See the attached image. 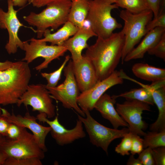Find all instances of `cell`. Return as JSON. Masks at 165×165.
Here are the masks:
<instances>
[{
  "mask_svg": "<svg viewBox=\"0 0 165 165\" xmlns=\"http://www.w3.org/2000/svg\"><path fill=\"white\" fill-rule=\"evenodd\" d=\"M30 41L29 43L23 42V50L25 52V56L22 61L29 64L38 57L44 58V61L35 68L37 71H39L47 68L52 61L63 56L67 51L64 46L48 45L46 42L39 39L33 38Z\"/></svg>",
  "mask_w": 165,
  "mask_h": 165,
  "instance_id": "9c48e42d",
  "label": "cell"
},
{
  "mask_svg": "<svg viewBox=\"0 0 165 165\" xmlns=\"http://www.w3.org/2000/svg\"><path fill=\"white\" fill-rule=\"evenodd\" d=\"M72 61L73 73L81 92L91 88L98 81L93 64L84 55L76 61Z\"/></svg>",
  "mask_w": 165,
  "mask_h": 165,
  "instance_id": "2e32d148",
  "label": "cell"
},
{
  "mask_svg": "<svg viewBox=\"0 0 165 165\" xmlns=\"http://www.w3.org/2000/svg\"><path fill=\"white\" fill-rule=\"evenodd\" d=\"M8 10L5 12L0 8V28L7 30L9 36L5 49L9 54L16 52L18 48L23 50L24 42L20 39L18 33L24 25L17 16V11L14 9L12 0H7Z\"/></svg>",
  "mask_w": 165,
  "mask_h": 165,
  "instance_id": "4fadbf2b",
  "label": "cell"
},
{
  "mask_svg": "<svg viewBox=\"0 0 165 165\" xmlns=\"http://www.w3.org/2000/svg\"><path fill=\"white\" fill-rule=\"evenodd\" d=\"M132 71L139 78L152 82L165 80V69L147 64L138 63L132 67Z\"/></svg>",
  "mask_w": 165,
  "mask_h": 165,
  "instance_id": "7402d4cb",
  "label": "cell"
},
{
  "mask_svg": "<svg viewBox=\"0 0 165 165\" xmlns=\"http://www.w3.org/2000/svg\"><path fill=\"white\" fill-rule=\"evenodd\" d=\"M65 79L59 85L53 87L46 86L52 98L60 101L63 106L68 109L72 108L83 117L86 115L79 107L77 98L79 94L72 68V61L70 60L64 69Z\"/></svg>",
  "mask_w": 165,
  "mask_h": 165,
  "instance_id": "8992f818",
  "label": "cell"
},
{
  "mask_svg": "<svg viewBox=\"0 0 165 165\" xmlns=\"http://www.w3.org/2000/svg\"><path fill=\"white\" fill-rule=\"evenodd\" d=\"M36 117L39 122L46 123L51 128L50 132L52 137L59 145L63 146L71 143L86 136L82 123L79 119L77 120L75 127L72 129L68 130L60 123L58 115L53 120L49 119L44 113H39Z\"/></svg>",
  "mask_w": 165,
  "mask_h": 165,
  "instance_id": "5bb4252c",
  "label": "cell"
},
{
  "mask_svg": "<svg viewBox=\"0 0 165 165\" xmlns=\"http://www.w3.org/2000/svg\"><path fill=\"white\" fill-rule=\"evenodd\" d=\"M151 152L155 165H165V146L152 148Z\"/></svg>",
  "mask_w": 165,
  "mask_h": 165,
  "instance_id": "d6a6232c",
  "label": "cell"
},
{
  "mask_svg": "<svg viewBox=\"0 0 165 165\" xmlns=\"http://www.w3.org/2000/svg\"><path fill=\"white\" fill-rule=\"evenodd\" d=\"M72 2L68 21L79 28L82 27L89 9V0H74Z\"/></svg>",
  "mask_w": 165,
  "mask_h": 165,
  "instance_id": "cb8c5ba5",
  "label": "cell"
},
{
  "mask_svg": "<svg viewBox=\"0 0 165 165\" xmlns=\"http://www.w3.org/2000/svg\"><path fill=\"white\" fill-rule=\"evenodd\" d=\"M127 165H143L140 160L138 158H135L134 155H130L127 163Z\"/></svg>",
  "mask_w": 165,
  "mask_h": 165,
  "instance_id": "f35d334b",
  "label": "cell"
},
{
  "mask_svg": "<svg viewBox=\"0 0 165 165\" xmlns=\"http://www.w3.org/2000/svg\"><path fill=\"white\" fill-rule=\"evenodd\" d=\"M8 157L7 154L0 149V165H4Z\"/></svg>",
  "mask_w": 165,
  "mask_h": 165,
  "instance_id": "b9f144b4",
  "label": "cell"
},
{
  "mask_svg": "<svg viewBox=\"0 0 165 165\" xmlns=\"http://www.w3.org/2000/svg\"><path fill=\"white\" fill-rule=\"evenodd\" d=\"M70 0V1H74V0Z\"/></svg>",
  "mask_w": 165,
  "mask_h": 165,
  "instance_id": "bcb514c9",
  "label": "cell"
},
{
  "mask_svg": "<svg viewBox=\"0 0 165 165\" xmlns=\"http://www.w3.org/2000/svg\"><path fill=\"white\" fill-rule=\"evenodd\" d=\"M31 76L29 64L22 61L14 62L10 67L0 72V105L16 104Z\"/></svg>",
  "mask_w": 165,
  "mask_h": 165,
  "instance_id": "7a4b0ae2",
  "label": "cell"
},
{
  "mask_svg": "<svg viewBox=\"0 0 165 165\" xmlns=\"http://www.w3.org/2000/svg\"><path fill=\"white\" fill-rule=\"evenodd\" d=\"M150 55L165 60V34H164L158 43L152 49L147 52Z\"/></svg>",
  "mask_w": 165,
  "mask_h": 165,
  "instance_id": "4dcf8cb0",
  "label": "cell"
},
{
  "mask_svg": "<svg viewBox=\"0 0 165 165\" xmlns=\"http://www.w3.org/2000/svg\"><path fill=\"white\" fill-rule=\"evenodd\" d=\"M116 4L133 14L150 9L147 0H119Z\"/></svg>",
  "mask_w": 165,
  "mask_h": 165,
  "instance_id": "d4e9b609",
  "label": "cell"
},
{
  "mask_svg": "<svg viewBox=\"0 0 165 165\" xmlns=\"http://www.w3.org/2000/svg\"><path fill=\"white\" fill-rule=\"evenodd\" d=\"M132 146L130 152L131 154H139L144 149L143 139L139 135L132 133Z\"/></svg>",
  "mask_w": 165,
  "mask_h": 165,
  "instance_id": "836d02e7",
  "label": "cell"
},
{
  "mask_svg": "<svg viewBox=\"0 0 165 165\" xmlns=\"http://www.w3.org/2000/svg\"><path fill=\"white\" fill-rule=\"evenodd\" d=\"M83 112L86 117L78 114V118L84 125L89 136L90 142L96 147L101 148L107 155L108 146L112 142L117 138H123L129 132L128 127L118 130L106 127L94 119L89 111Z\"/></svg>",
  "mask_w": 165,
  "mask_h": 165,
  "instance_id": "52a82bcc",
  "label": "cell"
},
{
  "mask_svg": "<svg viewBox=\"0 0 165 165\" xmlns=\"http://www.w3.org/2000/svg\"><path fill=\"white\" fill-rule=\"evenodd\" d=\"M116 99L112 96L104 93L95 103L94 108L98 111L102 116L108 120L114 129L120 126L129 127L128 123L120 116L115 109Z\"/></svg>",
  "mask_w": 165,
  "mask_h": 165,
  "instance_id": "e0dca14e",
  "label": "cell"
},
{
  "mask_svg": "<svg viewBox=\"0 0 165 165\" xmlns=\"http://www.w3.org/2000/svg\"><path fill=\"white\" fill-rule=\"evenodd\" d=\"M40 159L35 157H8L4 165H42Z\"/></svg>",
  "mask_w": 165,
  "mask_h": 165,
  "instance_id": "f1b7e54d",
  "label": "cell"
},
{
  "mask_svg": "<svg viewBox=\"0 0 165 165\" xmlns=\"http://www.w3.org/2000/svg\"><path fill=\"white\" fill-rule=\"evenodd\" d=\"M10 123L5 117L1 115L0 117V134L5 137Z\"/></svg>",
  "mask_w": 165,
  "mask_h": 165,
  "instance_id": "8d00e7d4",
  "label": "cell"
},
{
  "mask_svg": "<svg viewBox=\"0 0 165 165\" xmlns=\"http://www.w3.org/2000/svg\"><path fill=\"white\" fill-rule=\"evenodd\" d=\"M125 41L122 31L109 37H97L95 43L87 48L84 55L91 61L98 80L107 78L115 70L122 56Z\"/></svg>",
  "mask_w": 165,
  "mask_h": 165,
  "instance_id": "6da1fadb",
  "label": "cell"
},
{
  "mask_svg": "<svg viewBox=\"0 0 165 165\" xmlns=\"http://www.w3.org/2000/svg\"><path fill=\"white\" fill-rule=\"evenodd\" d=\"M149 105L137 100H129L122 104H116V110L128 124L130 132L144 136L146 134L144 130L147 126L142 120V114L144 111L150 110Z\"/></svg>",
  "mask_w": 165,
  "mask_h": 165,
  "instance_id": "8fae6325",
  "label": "cell"
},
{
  "mask_svg": "<svg viewBox=\"0 0 165 165\" xmlns=\"http://www.w3.org/2000/svg\"><path fill=\"white\" fill-rule=\"evenodd\" d=\"M143 136L144 149L165 146V130L160 131H151L146 133Z\"/></svg>",
  "mask_w": 165,
  "mask_h": 165,
  "instance_id": "484cf974",
  "label": "cell"
},
{
  "mask_svg": "<svg viewBox=\"0 0 165 165\" xmlns=\"http://www.w3.org/2000/svg\"><path fill=\"white\" fill-rule=\"evenodd\" d=\"M18 107L22 104L30 106L34 111L45 113L48 118L55 115V106L52 98L45 85L39 84L29 85L16 104Z\"/></svg>",
  "mask_w": 165,
  "mask_h": 165,
  "instance_id": "30bf717a",
  "label": "cell"
},
{
  "mask_svg": "<svg viewBox=\"0 0 165 165\" xmlns=\"http://www.w3.org/2000/svg\"><path fill=\"white\" fill-rule=\"evenodd\" d=\"M122 138L120 143L115 147V151L123 156L129 155L132 146V133L129 131Z\"/></svg>",
  "mask_w": 165,
  "mask_h": 165,
  "instance_id": "83f0119b",
  "label": "cell"
},
{
  "mask_svg": "<svg viewBox=\"0 0 165 165\" xmlns=\"http://www.w3.org/2000/svg\"><path fill=\"white\" fill-rule=\"evenodd\" d=\"M57 0H28V2L34 7L40 8Z\"/></svg>",
  "mask_w": 165,
  "mask_h": 165,
  "instance_id": "74e56055",
  "label": "cell"
},
{
  "mask_svg": "<svg viewBox=\"0 0 165 165\" xmlns=\"http://www.w3.org/2000/svg\"><path fill=\"white\" fill-rule=\"evenodd\" d=\"M70 57L68 55L66 56L65 59L60 67L57 70L50 73L42 72V76L46 79L47 81V84L46 86L53 87L57 86L58 83L61 79L62 71L67 63L69 60Z\"/></svg>",
  "mask_w": 165,
  "mask_h": 165,
  "instance_id": "4316f807",
  "label": "cell"
},
{
  "mask_svg": "<svg viewBox=\"0 0 165 165\" xmlns=\"http://www.w3.org/2000/svg\"><path fill=\"white\" fill-rule=\"evenodd\" d=\"M6 140V138L5 136L0 134V148L2 144Z\"/></svg>",
  "mask_w": 165,
  "mask_h": 165,
  "instance_id": "7bdbcfd3",
  "label": "cell"
},
{
  "mask_svg": "<svg viewBox=\"0 0 165 165\" xmlns=\"http://www.w3.org/2000/svg\"><path fill=\"white\" fill-rule=\"evenodd\" d=\"M153 15L150 9L138 14L132 13L126 9L120 12L119 17L124 22L121 31L125 37L121 58L122 64L127 55L146 34V26L152 19Z\"/></svg>",
  "mask_w": 165,
  "mask_h": 165,
  "instance_id": "277c9868",
  "label": "cell"
},
{
  "mask_svg": "<svg viewBox=\"0 0 165 165\" xmlns=\"http://www.w3.org/2000/svg\"><path fill=\"white\" fill-rule=\"evenodd\" d=\"M119 7L116 3L110 4L104 0H89V9L86 19L97 37H109L116 29L122 27L112 16V10Z\"/></svg>",
  "mask_w": 165,
  "mask_h": 165,
  "instance_id": "5b68a950",
  "label": "cell"
},
{
  "mask_svg": "<svg viewBox=\"0 0 165 165\" xmlns=\"http://www.w3.org/2000/svg\"><path fill=\"white\" fill-rule=\"evenodd\" d=\"M1 115L5 117L10 123L15 124L20 127L27 128L32 133L39 146L45 152L47 149L45 144L46 138L51 130L50 127H46L38 123L36 117L26 113L24 116L13 112L10 114L7 110L2 108Z\"/></svg>",
  "mask_w": 165,
  "mask_h": 165,
  "instance_id": "9a60e30c",
  "label": "cell"
},
{
  "mask_svg": "<svg viewBox=\"0 0 165 165\" xmlns=\"http://www.w3.org/2000/svg\"><path fill=\"white\" fill-rule=\"evenodd\" d=\"M150 9L153 13L154 18L158 16L161 9L164 8L165 0H147Z\"/></svg>",
  "mask_w": 165,
  "mask_h": 165,
  "instance_id": "d590c367",
  "label": "cell"
},
{
  "mask_svg": "<svg viewBox=\"0 0 165 165\" xmlns=\"http://www.w3.org/2000/svg\"><path fill=\"white\" fill-rule=\"evenodd\" d=\"M165 34L164 27H156L149 31L138 46L127 55L124 62L143 58L146 53L158 43Z\"/></svg>",
  "mask_w": 165,
  "mask_h": 165,
  "instance_id": "ac0fdd59",
  "label": "cell"
},
{
  "mask_svg": "<svg viewBox=\"0 0 165 165\" xmlns=\"http://www.w3.org/2000/svg\"><path fill=\"white\" fill-rule=\"evenodd\" d=\"M106 2L110 4L116 3L119 0H104Z\"/></svg>",
  "mask_w": 165,
  "mask_h": 165,
  "instance_id": "ee69618b",
  "label": "cell"
},
{
  "mask_svg": "<svg viewBox=\"0 0 165 165\" xmlns=\"http://www.w3.org/2000/svg\"><path fill=\"white\" fill-rule=\"evenodd\" d=\"M142 87L132 89L128 91L122 93L118 95H114L116 99L119 97L126 98L127 100H135L143 102L149 105L155 104L151 94V90L165 86V80L152 82L149 85H145L141 83Z\"/></svg>",
  "mask_w": 165,
  "mask_h": 165,
  "instance_id": "ffe728a7",
  "label": "cell"
},
{
  "mask_svg": "<svg viewBox=\"0 0 165 165\" xmlns=\"http://www.w3.org/2000/svg\"><path fill=\"white\" fill-rule=\"evenodd\" d=\"M152 148L148 147L144 148L138 154V158L143 165H155L152 152Z\"/></svg>",
  "mask_w": 165,
  "mask_h": 165,
  "instance_id": "e575fe53",
  "label": "cell"
},
{
  "mask_svg": "<svg viewBox=\"0 0 165 165\" xmlns=\"http://www.w3.org/2000/svg\"><path fill=\"white\" fill-rule=\"evenodd\" d=\"M24 128L10 123L5 136L6 139L14 140L18 139L21 135Z\"/></svg>",
  "mask_w": 165,
  "mask_h": 165,
  "instance_id": "1f68e13d",
  "label": "cell"
},
{
  "mask_svg": "<svg viewBox=\"0 0 165 165\" xmlns=\"http://www.w3.org/2000/svg\"><path fill=\"white\" fill-rule=\"evenodd\" d=\"M2 113V108L0 106V117L1 116Z\"/></svg>",
  "mask_w": 165,
  "mask_h": 165,
  "instance_id": "f6af8a7d",
  "label": "cell"
},
{
  "mask_svg": "<svg viewBox=\"0 0 165 165\" xmlns=\"http://www.w3.org/2000/svg\"><path fill=\"white\" fill-rule=\"evenodd\" d=\"M14 6L23 7L28 2V0H12Z\"/></svg>",
  "mask_w": 165,
  "mask_h": 165,
  "instance_id": "60d3db41",
  "label": "cell"
},
{
  "mask_svg": "<svg viewBox=\"0 0 165 165\" xmlns=\"http://www.w3.org/2000/svg\"><path fill=\"white\" fill-rule=\"evenodd\" d=\"M0 149L8 157L15 158L35 157L40 160L45 157V152L40 147L34 135L24 128L21 135L17 139H6Z\"/></svg>",
  "mask_w": 165,
  "mask_h": 165,
  "instance_id": "ba28073f",
  "label": "cell"
},
{
  "mask_svg": "<svg viewBox=\"0 0 165 165\" xmlns=\"http://www.w3.org/2000/svg\"><path fill=\"white\" fill-rule=\"evenodd\" d=\"M79 29L78 28L68 21L54 33H51L50 30L47 29L43 34L44 38L39 39L42 41L50 42L52 45L62 46L64 43L70 37L74 35Z\"/></svg>",
  "mask_w": 165,
  "mask_h": 165,
  "instance_id": "44dd1931",
  "label": "cell"
},
{
  "mask_svg": "<svg viewBox=\"0 0 165 165\" xmlns=\"http://www.w3.org/2000/svg\"><path fill=\"white\" fill-rule=\"evenodd\" d=\"M13 63L8 60L3 62H0V72L9 68L12 66Z\"/></svg>",
  "mask_w": 165,
  "mask_h": 165,
  "instance_id": "ab89813d",
  "label": "cell"
},
{
  "mask_svg": "<svg viewBox=\"0 0 165 165\" xmlns=\"http://www.w3.org/2000/svg\"><path fill=\"white\" fill-rule=\"evenodd\" d=\"M94 36L97 35L91 29L82 27L64 43L63 46L71 53L72 61H76L82 57V51L89 46L88 40Z\"/></svg>",
  "mask_w": 165,
  "mask_h": 165,
  "instance_id": "d6986e66",
  "label": "cell"
},
{
  "mask_svg": "<svg viewBox=\"0 0 165 165\" xmlns=\"http://www.w3.org/2000/svg\"><path fill=\"white\" fill-rule=\"evenodd\" d=\"M123 72L115 70L108 77L98 81L92 87L79 94L77 101L82 110L83 112L92 111L95 103L107 90L115 85L122 84Z\"/></svg>",
  "mask_w": 165,
  "mask_h": 165,
  "instance_id": "7c38bea8",
  "label": "cell"
},
{
  "mask_svg": "<svg viewBox=\"0 0 165 165\" xmlns=\"http://www.w3.org/2000/svg\"><path fill=\"white\" fill-rule=\"evenodd\" d=\"M158 27L165 28V13L164 8L162 9L157 17L149 21L145 28L146 34L150 30Z\"/></svg>",
  "mask_w": 165,
  "mask_h": 165,
  "instance_id": "f546056e",
  "label": "cell"
},
{
  "mask_svg": "<svg viewBox=\"0 0 165 165\" xmlns=\"http://www.w3.org/2000/svg\"><path fill=\"white\" fill-rule=\"evenodd\" d=\"M72 2L70 0H57L47 4L40 13L31 12L23 18L28 24L36 28L37 37L41 38L47 29H56L68 21Z\"/></svg>",
  "mask_w": 165,
  "mask_h": 165,
  "instance_id": "3957f363",
  "label": "cell"
},
{
  "mask_svg": "<svg viewBox=\"0 0 165 165\" xmlns=\"http://www.w3.org/2000/svg\"><path fill=\"white\" fill-rule=\"evenodd\" d=\"M151 92L159 114L156 121L150 125V130L155 131L165 130V86L152 89Z\"/></svg>",
  "mask_w": 165,
  "mask_h": 165,
  "instance_id": "603a6c76",
  "label": "cell"
}]
</instances>
